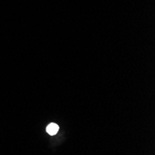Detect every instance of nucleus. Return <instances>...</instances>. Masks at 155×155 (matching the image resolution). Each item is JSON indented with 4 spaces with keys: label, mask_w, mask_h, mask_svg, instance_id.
<instances>
[{
    "label": "nucleus",
    "mask_w": 155,
    "mask_h": 155,
    "mask_svg": "<svg viewBox=\"0 0 155 155\" xmlns=\"http://www.w3.org/2000/svg\"><path fill=\"white\" fill-rule=\"evenodd\" d=\"M47 131L49 135H55L57 134V132L59 131V126L56 124H49L48 126L47 127Z\"/></svg>",
    "instance_id": "f257e3e1"
}]
</instances>
